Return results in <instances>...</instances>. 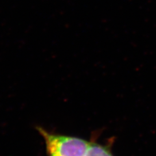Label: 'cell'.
<instances>
[{
	"label": "cell",
	"mask_w": 156,
	"mask_h": 156,
	"mask_svg": "<svg viewBox=\"0 0 156 156\" xmlns=\"http://www.w3.org/2000/svg\"><path fill=\"white\" fill-rule=\"evenodd\" d=\"M85 156H113L109 150L104 146L90 143Z\"/></svg>",
	"instance_id": "cell-2"
},
{
	"label": "cell",
	"mask_w": 156,
	"mask_h": 156,
	"mask_svg": "<svg viewBox=\"0 0 156 156\" xmlns=\"http://www.w3.org/2000/svg\"><path fill=\"white\" fill-rule=\"evenodd\" d=\"M45 140L49 156H85L90 143L82 139L48 133L38 129Z\"/></svg>",
	"instance_id": "cell-1"
}]
</instances>
